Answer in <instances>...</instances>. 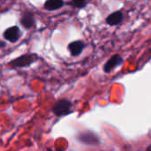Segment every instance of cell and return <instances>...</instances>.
Returning a JSON list of instances; mask_svg holds the SVG:
<instances>
[{
  "instance_id": "cell-1",
  "label": "cell",
  "mask_w": 151,
  "mask_h": 151,
  "mask_svg": "<svg viewBox=\"0 0 151 151\" xmlns=\"http://www.w3.org/2000/svg\"><path fill=\"white\" fill-rule=\"evenodd\" d=\"M39 57L35 53H25L21 56H19L16 58H13L8 62V66L12 69H19L28 67L38 60Z\"/></svg>"
},
{
  "instance_id": "cell-2",
  "label": "cell",
  "mask_w": 151,
  "mask_h": 151,
  "mask_svg": "<svg viewBox=\"0 0 151 151\" xmlns=\"http://www.w3.org/2000/svg\"><path fill=\"white\" fill-rule=\"evenodd\" d=\"M72 109L73 103L66 98H62L54 104L51 111L56 117H63L70 114L72 112Z\"/></svg>"
},
{
  "instance_id": "cell-3",
  "label": "cell",
  "mask_w": 151,
  "mask_h": 151,
  "mask_svg": "<svg viewBox=\"0 0 151 151\" xmlns=\"http://www.w3.org/2000/svg\"><path fill=\"white\" fill-rule=\"evenodd\" d=\"M22 35V32L18 26H12L6 28L3 33V37L5 41L11 43H16Z\"/></svg>"
},
{
  "instance_id": "cell-4",
  "label": "cell",
  "mask_w": 151,
  "mask_h": 151,
  "mask_svg": "<svg viewBox=\"0 0 151 151\" xmlns=\"http://www.w3.org/2000/svg\"><path fill=\"white\" fill-rule=\"evenodd\" d=\"M19 23L25 29H31L35 26V14L29 11L26 10L21 12L19 18Z\"/></svg>"
},
{
  "instance_id": "cell-5",
  "label": "cell",
  "mask_w": 151,
  "mask_h": 151,
  "mask_svg": "<svg viewBox=\"0 0 151 151\" xmlns=\"http://www.w3.org/2000/svg\"><path fill=\"white\" fill-rule=\"evenodd\" d=\"M77 139L81 143L87 145H98L100 143V140L96 134L92 132H81L77 135Z\"/></svg>"
},
{
  "instance_id": "cell-6",
  "label": "cell",
  "mask_w": 151,
  "mask_h": 151,
  "mask_svg": "<svg viewBox=\"0 0 151 151\" xmlns=\"http://www.w3.org/2000/svg\"><path fill=\"white\" fill-rule=\"evenodd\" d=\"M85 47H86V44L83 41L75 40V41L71 42L67 45V50L70 52L71 56L75 58V57H79L80 55H81Z\"/></svg>"
},
{
  "instance_id": "cell-7",
  "label": "cell",
  "mask_w": 151,
  "mask_h": 151,
  "mask_svg": "<svg viewBox=\"0 0 151 151\" xmlns=\"http://www.w3.org/2000/svg\"><path fill=\"white\" fill-rule=\"evenodd\" d=\"M123 62H124V59H123V58L120 55H118V54L113 55L104 64V73H111L113 69H115L116 67L121 65Z\"/></svg>"
},
{
  "instance_id": "cell-8",
  "label": "cell",
  "mask_w": 151,
  "mask_h": 151,
  "mask_svg": "<svg viewBox=\"0 0 151 151\" xmlns=\"http://www.w3.org/2000/svg\"><path fill=\"white\" fill-rule=\"evenodd\" d=\"M65 4L64 0H46L43 4V9L48 12H54L63 8Z\"/></svg>"
},
{
  "instance_id": "cell-9",
  "label": "cell",
  "mask_w": 151,
  "mask_h": 151,
  "mask_svg": "<svg viewBox=\"0 0 151 151\" xmlns=\"http://www.w3.org/2000/svg\"><path fill=\"white\" fill-rule=\"evenodd\" d=\"M123 19H124L123 12L120 11H117L111 13L106 18V23L110 26H117L123 21Z\"/></svg>"
},
{
  "instance_id": "cell-10",
  "label": "cell",
  "mask_w": 151,
  "mask_h": 151,
  "mask_svg": "<svg viewBox=\"0 0 151 151\" xmlns=\"http://www.w3.org/2000/svg\"><path fill=\"white\" fill-rule=\"evenodd\" d=\"M88 0H71L70 4L77 9H82L87 6Z\"/></svg>"
},
{
  "instance_id": "cell-11",
  "label": "cell",
  "mask_w": 151,
  "mask_h": 151,
  "mask_svg": "<svg viewBox=\"0 0 151 151\" xmlns=\"http://www.w3.org/2000/svg\"><path fill=\"white\" fill-rule=\"evenodd\" d=\"M6 45H7V43L4 41L0 40V49H4L6 47Z\"/></svg>"
},
{
  "instance_id": "cell-12",
  "label": "cell",
  "mask_w": 151,
  "mask_h": 151,
  "mask_svg": "<svg viewBox=\"0 0 151 151\" xmlns=\"http://www.w3.org/2000/svg\"><path fill=\"white\" fill-rule=\"evenodd\" d=\"M144 151H151V145L149 147V148H148V149H147V150H144Z\"/></svg>"
},
{
  "instance_id": "cell-13",
  "label": "cell",
  "mask_w": 151,
  "mask_h": 151,
  "mask_svg": "<svg viewBox=\"0 0 151 151\" xmlns=\"http://www.w3.org/2000/svg\"><path fill=\"white\" fill-rule=\"evenodd\" d=\"M49 151H59V150H49Z\"/></svg>"
}]
</instances>
